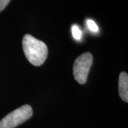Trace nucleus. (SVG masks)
<instances>
[{
  "mask_svg": "<svg viewBox=\"0 0 128 128\" xmlns=\"http://www.w3.org/2000/svg\"><path fill=\"white\" fill-rule=\"evenodd\" d=\"M22 46L27 60L34 66H39L45 62L48 56L46 44L30 34H26L22 40Z\"/></svg>",
  "mask_w": 128,
  "mask_h": 128,
  "instance_id": "nucleus-1",
  "label": "nucleus"
},
{
  "mask_svg": "<svg viewBox=\"0 0 128 128\" xmlns=\"http://www.w3.org/2000/svg\"><path fill=\"white\" fill-rule=\"evenodd\" d=\"M33 115L32 108L28 105L22 106L7 114L0 121V128H14L30 119Z\"/></svg>",
  "mask_w": 128,
  "mask_h": 128,
  "instance_id": "nucleus-2",
  "label": "nucleus"
},
{
  "mask_svg": "<svg viewBox=\"0 0 128 128\" xmlns=\"http://www.w3.org/2000/svg\"><path fill=\"white\" fill-rule=\"evenodd\" d=\"M92 64V56L90 53H85L76 60L73 65V75L78 83L84 84L86 82Z\"/></svg>",
  "mask_w": 128,
  "mask_h": 128,
  "instance_id": "nucleus-3",
  "label": "nucleus"
},
{
  "mask_svg": "<svg viewBox=\"0 0 128 128\" xmlns=\"http://www.w3.org/2000/svg\"><path fill=\"white\" fill-rule=\"evenodd\" d=\"M119 95L124 102H128V73L122 72L119 77Z\"/></svg>",
  "mask_w": 128,
  "mask_h": 128,
  "instance_id": "nucleus-4",
  "label": "nucleus"
},
{
  "mask_svg": "<svg viewBox=\"0 0 128 128\" xmlns=\"http://www.w3.org/2000/svg\"><path fill=\"white\" fill-rule=\"evenodd\" d=\"M72 34H73V38L79 41L82 38V32L80 30V28L78 27L77 25H73L72 26Z\"/></svg>",
  "mask_w": 128,
  "mask_h": 128,
  "instance_id": "nucleus-5",
  "label": "nucleus"
},
{
  "mask_svg": "<svg viewBox=\"0 0 128 128\" xmlns=\"http://www.w3.org/2000/svg\"><path fill=\"white\" fill-rule=\"evenodd\" d=\"M87 25L88 28H89L91 32L96 33V32H98V30H99L98 25H97L96 24V22H95L93 20H92V19H88Z\"/></svg>",
  "mask_w": 128,
  "mask_h": 128,
  "instance_id": "nucleus-6",
  "label": "nucleus"
},
{
  "mask_svg": "<svg viewBox=\"0 0 128 128\" xmlns=\"http://www.w3.org/2000/svg\"><path fill=\"white\" fill-rule=\"evenodd\" d=\"M11 0H0V12L7 6Z\"/></svg>",
  "mask_w": 128,
  "mask_h": 128,
  "instance_id": "nucleus-7",
  "label": "nucleus"
}]
</instances>
